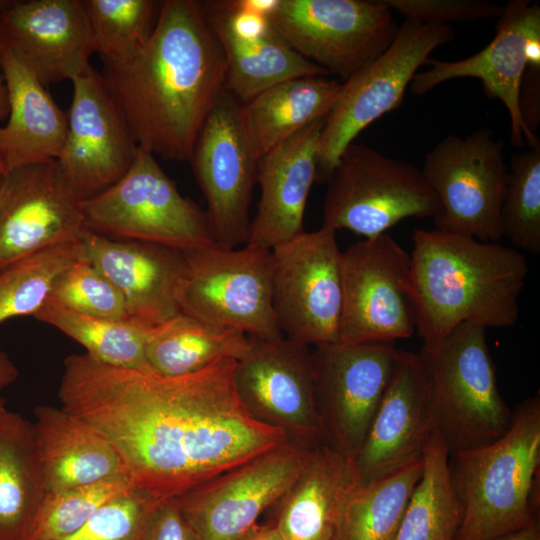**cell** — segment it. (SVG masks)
Returning <instances> with one entry per match:
<instances>
[{
    "label": "cell",
    "instance_id": "obj_1",
    "mask_svg": "<svg viewBox=\"0 0 540 540\" xmlns=\"http://www.w3.org/2000/svg\"><path fill=\"white\" fill-rule=\"evenodd\" d=\"M236 362L167 376L73 354L64 360L58 394L64 410L112 443L133 486L164 501L287 442L243 406Z\"/></svg>",
    "mask_w": 540,
    "mask_h": 540
},
{
    "label": "cell",
    "instance_id": "obj_2",
    "mask_svg": "<svg viewBox=\"0 0 540 540\" xmlns=\"http://www.w3.org/2000/svg\"><path fill=\"white\" fill-rule=\"evenodd\" d=\"M226 71L202 1L165 0L142 51L125 64H104L99 74L138 147L186 161L225 91Z\"/></svg>",
    "mask_w": 540,
    "mask_h": 540
},
{
    "label": "cell",
    "instance_id": "obj_3",
    "mask_svg": "<svg viewBox=\"0 0 540 540\" xmlns=\"http://www.w3.org/2000/svg\"><path fill=\"white\" fill-rule=\"evenodd\" d=\"M410 253L415 331L423 343L464 323L513 327L529 266L516 248L446 229H416Z\"/></svg>",
    "mask_w": 540,
    "mask_h": 540
},
{
    "label": "cell",
    "instance_id": "obj_4",
    "mask_svg": "<svg viewBox=\"0 0 540 540\" xmlns=\"http://www.w3.org/2000/svg\"><path fill=\"white\" fill-rule=\"evenodd\" d=\"M540 396L512 410L498 440L449 456L453 490L462 506L455 540H492L538 521Z\"/></svg>",
    "mask_w": 540,
    "mask_h": 540
},
{
    "label": "cell",
    "instance_id": "obj_5",
    "mask_svg": "<svg viewBox=\"0 0 540 540\" xmlns=\"http://www.w3.org/2000/svg\"><path fill=\"white\" fill-rule=\"evenodd\" d=\"M487 329L464 323L444 338L423 343L422 361L436 430L449 456L488 445L511 425L502 398Z\"/></svg>",
    "mask_w": 540,
    "mask_h": 540
},
{
    "label": "cell",
    "instance_id": "obj_6",
    "mask_svg": "<svg viewBox=\"0 0 540 540\" xmlns=\"http://www.w3.org/2000/svg\"><path fill=\"white\" fill-rule=\"evenodd\" d=\"M83 210L88 230L113 239L184 252L216 243L207 212L184 197L155 156L140 147L123 177L85 199Z\"/></svg>",
    "mask_w": 540,
    "mask_h": 540
},
{
    "label": "cell",
    "instance_id": "obj_7",
    "mask_svg": "<svg viewBox=\"0 0 540 540\" xmlns=\"http://www.w3.org/2000/svg\"><path fill=\"white\" fill-rule=\"evenodd\" d=\"M439 213L421 168L352 142L327 181L322 226L373 238L406 218Z\"/></svg>",
    "mask_w": 540,
    "mask_h": 540
},
{
    "label": "cell",
    "instance_id": "obj_8",
    "mask_svg": "<svg viewBox=\"0 0 540 540\" xmlns=\"http://www.w3.org/2000/svg\"><path fill=\"white\" fill-rule=\"evenodd\" d=\"M455 36L452 25L405 19L388 48L345 82L324 119L316 181H328L346 147L370 124L398 108L420 66Z\"/></svg>",
    "mask_w": 540,
    "mask_h": 540
},
{
    "label": "cell",
    "instance_id": "obj_9",
    "mask_svg": "<svg viewBox=\"0 0 540 540\" xmlns=\"http://www.w3.org/2000/svg\"><path fill=\"white\" fill-rule=\"evenodd\" d=\"M180 312L256 339L282 337L272 306V255L250 245L185 252Z\"/></svg>",
    "mask_w": 540,
    "mask_h": 540
},
{
    "label": "cell",
    "instance_id": "obj_10",
    "mask_svg": "<svg viewBox=\"0 0 540 540\" xmlns=\"http://www.w3.org/2000/svg\"><path fill=\"white\" fill-rule=\"evenodd\" d=\"M268 23L294 51L342 82L382 54L398 29L380 0H277Z\"/></svg>",
    "mask_w": 540,
    "mask_h": 540
},
{
    "label": "cell",
    "instance_id": "obj_11",
    "mask_svg": "<svg viewBox=\"0 0 540 540\" xmlns=\"http://www.w3.org/2000/svg\"><path fill=\"white\" fill-rule=\"evenodd\" d=\"M504 146L483 128L466 137L447 135L426 154L421 171L440 204L436 228L484 242L503 237L500 210L508 175Z\"/></svg>",
    "mask_w": 540,
    "mask_h": 540
},
{
    "label": "cell",
    "instance_id": "obj_12",
    "mask_svg": "<svg viewBox=\"0 0 540 540\" xmlns=\"http://www.w3.org/2000/svg\"><path fill=\"white\" fill-rule=\"evenodd\" d=\"M271 255L272 306L282 335L308 346L338 342L342 252L336 231H303Z\"/></svg>",
    "mask_w": 540,
    "mask_h": 540
},
{
    "label": "cell",
    "instance_id": "obj_13",
    "mask_svg": "<svg viewBox=\"0 0 540 540\" xmlns=\"http://www.w3.org/2000/svg\"><path fill=\"white\" fill-rule=\"evenodd\" d=\"M341 281L340 342L394 343L415 333L410 254L389 234L342 252Z\"/></svg>",
    "mask_w": 540,
    "mask_h": 540
},
{
    "label": "cell",
    "instance_id": "obj_14",
    "mask_svg": "<svg viewBox=\"0 0 540 540\" xmlns=\"http://www.w3.org/2000/svg\"><path fill=\"white\" fill-rule=\"evenodd\" d=\"M394 343L332 342L311 350L317 410L326 443L353 461L394 372Z\"/></svg>",
    "mask_w": 540,
    "mask_h": 540
},
{
    "label": "cell",
    "instance_id": "obj_15",
    "mask_svg": "<svg viewBox=\"0 0 540 540\" xmlns=\"http://www.w3.org/2000/svg\"><path fill=\"white\" fill-rule=\"evenodd\" d=\"M250 339L249 352L234 369L236 392L247 412L282 432L289 443L307 448L327 444L309 346L284 336Z\"/></svg>",
    "mask_w": 540,
    "mask_h": 540
},
{
    "label": "cell",
    "instance_id": "obj_16",
    "mask_svg": "<svg viewBox=\"0 0 540 540\" xmlns=\"http://www.w3.org/2000/svg\"><path fill=\"white\" fill-rule=\"evenodd\" d=\"M188 161L206 200L216 244L246 245L259 159L245 133L241 103L226 89L198 132Z\"/></svg>",
    "mask_w": 540,
    "mask_h": 540
},
{
    "label": "cell",
    "instance_id": "obj_17",
    "mask_svg": "<svg viewBox=\"0 0 540 540\" xmlns=\"http://www.w3.org/2000/svg\"><path fill=\"white\" fill-rule=\"evenodd\" d=\"M316 448L285 442L175 500L201 540H241L291 487Z\"/></svg>",
    "mask_w": 540,
    "mask_h": 540
},
{
    "label": "cell",
    "instance_id": "obj_18",
    "mask_svg": "<svg viewBox=\"0 0 540 540\" xmlns=\"http://www.w3.org/2000/svg\"><path fill=\"white\" fill-rule=\"evenodd\" d=\"M425 71L410 83L413 94L424 95L457 78H477L487 97L500 100L510 118V142L516 147L540 144L521 117L519 92L527 67L540 68V6L528 0H512L502 6L491 42L474 55L454 61L428 59Z\"/></svg>",
    "mask_w": 540,
    "mask_h": 540
},
{
    "label": "cell",
    "instance_id": "obj_19",
    "mask_svg": "<svg viewBox=\"0 0 540 540\" xmlns=\"http://www.w3.org/2000/svg\"><path fill=\"white\" fill-rule=\"evenodd\" d=\"M83 202L56 160L7 172L0 184V268L80 240L88 230Z\"/></svg>",
    "mask_w": 540,
    "mask_h": 540
},
{
    "label": "cell",
    "instance_id": "obj_20",
    "mask_svg": "<svg viewBox=\"0 0 540 540\" xmlns=\"http://www.w3.org/2000/svg\"><path fill=\"white\" fill-rule=\"evenodd\" d=\"M67 133L56 160L85 200L116 183L131 167L138 145L100 74L92 67L72 80Z\"/></svg>",
    "mask_w": 540,
    "mask_h": 540
},
{
    "label": "cell",
    "instance_id": "obj_21",
    "mask_svg": "<svg viewBox=\"0 0 540 540\" xmlns=\"http://www.w3.org/2000/svg\"><path fill=\"white\" fill-rule=\"evenodd\" d=\"M435 431L421 358L400 350L369 431L352 461L356 483L371 482L422 459Z\"/></svg>",
    "mask_w": 540,
    "mask_h": 540
},
{
    "label": "cell",
    "instance_id": "obj_22",
    "mask_svg": "<svg viewBox=\"0 0 540 540\" xmlns=\"http://www.w3.org/2000/svg\"><path fill=\"white\" fill-rule=\"evenodd\" d=\"M0 28L4 46L45 86L91 67L84 0H16L0 14Z\"/></svg>",
    "mask_w": 540,
    "mask_h": 540
},
{
    "label": "cell",
    "instance_id": "obj_23",
    "mask_svg": "<svg viewBox=\"0 0 540 540\" xmlns=\"http://www.w3.org/2000/svg\"><path fill=\"white\" fill-rule=\"evenodd\" d=\"M81 242L83 257L119 290L130 318L155 327L180 312L184 251L113 239L90 230Z\"/></svg>",
    "mask_w": 540,
    "mask_h": 540
},
{
    "label": "cell",
    "instance_id": "obj_24",
    "mask_svg": "<svg viewBox=\"0 0 540 540\" xmlns=\"http://www.w3.org/2000/svg\"><path fill=\"white\" fill-rule=\"evenodd\" d=\"M323 123L308 125L259 159L260 199L247 245L272 250L304 231Z\"/></svg>",
    "mask_w": 540,
    "mask_h": 540
},
{
    "label": "cell",
    "instance_id": "obj_25",
    "mask_svg": "<svg viewBox=\"0 0 540 540\" xmlns=\"http://www.w3.org/2000/svg\"><path fill=\"white\" fill-rule=\"evenodd\" d=\"M34 445L45 493L126 475L112 443L94 426L66 410H34Z\"/></svg>",
    "mask_w": 540,
    "mask_h": 540
},
{
    "label": "cell",
    "instance_id": "obj_26",
    "mask_svg": "<svg viewBox=\"0 0 540 540\" xmlns=\"http://www.w3.org/2000/svg\"><path fill=\"white\" fill-rule=\"evenodd\" d=\"M0 65L9 94V115L0 125V164L4 174L57 160L66 138L67 114L6 46Z\"/></svg>",
    "mask_w": 540,
    "mask_h": 540
},
{
    "label": "cell",
    "instance_id": "obj_27",
    "mask_svg": "<svg viewBox=\"0 0 540 540\" xmlns=\"http://www.w3.org/2000/svg\"><path fill=\"white\" fill-rule=\"evenodd\" d=\"M352 461L328 444L272 506V521L286 540H332L346 500L356 485Z\"/></svg>",
    "mask_w": 540,
    "mask_h": 540
},
{
    "label": "cell",
    "instance_id": "obj_28",
    "mask_svg": "<svg viewBox=\"0 0 540 540\" xmlns=\"http://www.w3.org/2000/svg\"><path fill=\"white\" fill-rule=\"evenodd\" d=\"M202 3L225 56V89L241 104L280 82L328 75L323 68L294 51L271 28L255 38L238 36L229 27L217 0Z\"/></svg>",
    "mask_w": 540,
    "mask_h": 540
},
{
    "label": "cell",
    "instance_id": "obj_29",
    "mask_svg": "<svg viewBox=\"0 0 540 540\" xmlns=\"http://www.w3.org/2000/svg\"><path fill=\"white\" fill-rule=\"evenodd\" d=\"M341 82L327 75L280 82L241 104V119L258 159L308 125L325 119Z\"/></svg>",
    "mask_w": 540,
    "mask_h": 540
},
{
    "label": "cell",
    "instance_id": "obj_30",
    "mask_svg": "<svg viewBox=\"0 0 540 540\" xmlns=\"http://www.w3.org/2000/svg\"><path fill=\"white\" fill-rule=\"evenodd\" d=\"M44 495L32 423L9 412L0 426V540H29Z\"/></svg>",
    "mask_w": 540,
    "mask_h": 540
},
{
    "label": "cell",
    "instance_id": "obj_31",
    "mask_svg": "<svg viewBox=\"0 0 540 540\" xmlns=\"http://www.w3.org/2000/svg\"><path fill=\"white\" fill-rule=\"evenodd\" d=\"M250 348L251 339L243 332L179 312L152 328L146 359L156 372L179 376L220 360L239 361Z\"/></svg>",
    "mask_w": 540,
    "mask_h": 540
},
{
    "label": "cell",
    "instance_id": "obj_32",
    "mask_svg": "<svg viewBox=\"0 0 540 540\" xmlns=\"http://www.w3.org/2000/svg\"><path fill=\"white\" fill-rule=\"evenodd\" d=\"M422 475L416 484L396 540H455L462 506L450 480L449 452L436 430L422 456Z\"/></svg>",
    "mask_w": 540,
    "mask_h": 540
},
{
    "label": "cell",
    "instance_id": "obj_33",
    "mask_svg": "<svg viewBox=\"0 0 540 540\" xmlns=\"http://www.w3.org/2000/svg\"><path fill=\"white\" fill-rule=\"evenodd\" d=\"M422 469L420 459L382 478L356 484L346 500L332 540H396Z\"/></svg>",
    "mask_w": 540,
    "mask_h": 540
},
{
    "label": "cell",
    "instance_id": "obj_34",
    "mask_svg": "<svg viewBox=\"0 0 540 540\" xmlns=\"http://www.w3.org/2000/svg\"><path fill=\"white\" fill-rule=\"evenodd\" d=\"M33 317L81 344L96 361L121 368H151L146 346L153 327L147 324L132 318L112 320L81 314L50 297Z\"/></svg>",
    "mask_w": 540,
    "mask_h": 540
},
{
    "label": "cell",
    "instance_id": "obj_35",
    "mask_svg": "<svg viewBox=\"0 0 540 540\" xmlns=\"http://www.w3.org/2000/svg\"><path fill=\"white\" fill-rule=\"evenodd\" d=\"M80 240L60 244L0 268V324L34 314L51 295L58 277L83 258Z\"/></svg>",
    "mask_w": 540,
    "mask_h": 540
},
{
    "label": "cell",
    "instance_id": "obj_36",
    "mask_svg": "<svg viewBox=\"0 0 540 540\" xmlns=\"http://www.w3.org/2000/svg\"><path fill=\"white\" fill-rule=\"evenodd\" d=\"M94 53L104 64L134 59L155 27L161 1L84 0Z\"/></svg>",
    "mask_w": 540,
    "mask_h": 540
},
{
    "label": "cell",
    "instance_id": "obj_37",
    "mask_svg": "<svg viewBox=\"0 0 540 540\" xmlns=\"http://www.w3.org/2000/svg\"><path fill=\"white\" fill-rule=\"evenodd\" d=\"M500 219L514 248L540 253V144L511 155Z\"/></svg>",
    "mask_w": 540,
    "mask_h": 540
},
{
    "label": "cell",
    "instance_id": "obj_38",
    "mask_svg": "<svg viewBox=\"0 0 540 540\" xmlns=\"http://www.w3.org/2000/svg\"><path fill=\"white\" fill-rule=\"evenodd\" d=\"M135 489L125 475L45 493L29 540H59L78 530L100 507Z\"/></svg>",
    "mask_w": 540,
    "mask_h": 540
},
{
    "label": "cell",
    "instance_id": "obj_39",
    "mask_svg": "<svg viewBox=\"0 0 540 540\" xmlns=\"http://www.w3.org/2000/svg\"><path fill=\"white\" fill-rule=\"evenodd\" d=\"M50 298L81 314L112 320L130 318L119 290L84 257L58 277Z\"/></svg>",
    "mask_w": 540,
    "mask_h": 540
},
{
    "label": "cell",
    "instance_id": "obj_40",
    "mask_svg": "<svg viewBox=\"0 0 540 540\" xmlns=\"http://www.w3.org/2000/svg\"><path fill=\"white\" fill-rule=\"evenodd\" d=\"M161 502L135 488L104 504L78 530L59 540H146Z\"/></svg>",
    "mask_w": 540,
    "mask_h": 540
},
{
    "label": "cell",
    "instance_id": "obj_41",
    "mask_svg": "<svg viewBox=\"0 0 540 540\" xmlns=\"http://www.w3.org/2000/svg\"><path fill=\"white\" fill-rule=\"evenodd\" d=\"M405 19L422 23L451 25L498 18L503 5L484 0H380Z\"/></svg>",
    "mask_w": 540,
    "mask_h": 540
},
{
    "label": "cell",
    "instance_id": "obj_42",
    "mask_svg": "<svg viewBox=\"0 0 540 540\" xmlns=\"http://www.w3.org/2000/svg\"><path fill=\"white\" fill-rule=\"evenodd\" d=\"M146 540H201L175 499L162 501L150 523Z\"/></svg>",
    "mask_w": 540,
    "mask_h": 540
},
{
    "label": "cell",
    "instance_id": "obj_43",
    "mask_svg": "<svg viewBox=\"0 0 540 540\" xmlns=\"http://www.w3.org/2000/svg\"><path fill=\"white\" fill-rule=\"evenodd\" d=\"M519 108L530 133L537 135L540 124V68L527 67L520 86Z\"/></svg>",
    "mask_w": 540,
    "mask_h": 540
},
{
    "label": "cell",
    "instance_id": "obj_44",
    "mask_svg": "<svg viewBox=\"0 0 540 540\" xmlns=\"http://www.w3.org/2000/svg\"><path fill=\"white\" fill-rule=\"evenodd\" d=\"M19 372L10 358L0 350V389L11 385L17 378Z\"/></svg>",
    "mask_w": 540,
    "mask_h": 540
},
{
    "label": "cell",
    "instance_id": "obj_45",
    "mask_svg": "<svg viewBox=\"0 0 540 540\" xmlns=\"http://www.w3.org/2000/svg\"><path fill=\"white\" fill-rule=\"evenodd\" d=\"M241 540H286L271 524L256 525Z\"/></svg>",
    "mask_w": 540,
    "mask_h": 540
},
{
    "label": "cell",
    "instance_id": "obj_46",
    "mask_svg": "<svg viewBox=\"0 0 540 540\" xmlns=\"http://www.w3.org/2000/svg\"><path fill=\"white\" fill-rule=\"evenodd\" d=\"M492 540H540L539 520L522 530Z\"/></svg>",
    "mask_w": 540,
    "mask_h": 540
},
{
    "label": "cell",
    "instance_id": "obj_47",
    "mask_svg": "<svg viewBox=\"0 0 540 540\" xmlns=\"http://www.w3.org/2000/svg\"><path fill=\"white\" fill-rule=\"evenodd\" d=\"M4 47V42L2 38L1 28H0V60L2 55V50ZM9 115V94L8 88L3 76L1 65H0V121L7 120Z\"/></svg>",
    "mask_w": 540,
    "mask_h": 540
},
{
    "label": "cell",
    "instance_id": "obj_48",
    "mask_svg": "<svg viewBox=\"0 0 540 540\" xmlns=\"http://www.w3.org/2000/svg\"><path fill=\"white\" fill-rule=\"evenodd\" d=\"M9 411L6 409L3 399L0 397V426L4 419L8 415Z\"/></svg>",
    "mask_w": 540,
    "mask_h": 540
},
{
    "label": "cell",
    "instance_id": "obj_49",
    "mask_svg": "<svg viewBox=\"0 0 540 540\" xmlns=\"http://www.w3.org/2000/svg\"><path fill=\"white\" fill-rule=\"evenodd\" d=\"M16 0H0V14L11 7Z\"/></svg>",
    "mask_w": 540,
    "mask_h": 540
},
{
    "label": "cell",
    "instance_id": "obj_50",
    "mask_svg": "<svg viewBox=\"0 0 540 540\" xmlns=\"http://www.w3.org/2000/svg\"><path fill=\"white\" fill-rule=\"evenodd\" d=\"M4 175H5V174H4L3 168H2V166H1V164H0V184H1V181H2V179H3V177H4Z\"/></svg>",
    "mask_w": 540,
    "mask_h": 540
}]
</instances>
